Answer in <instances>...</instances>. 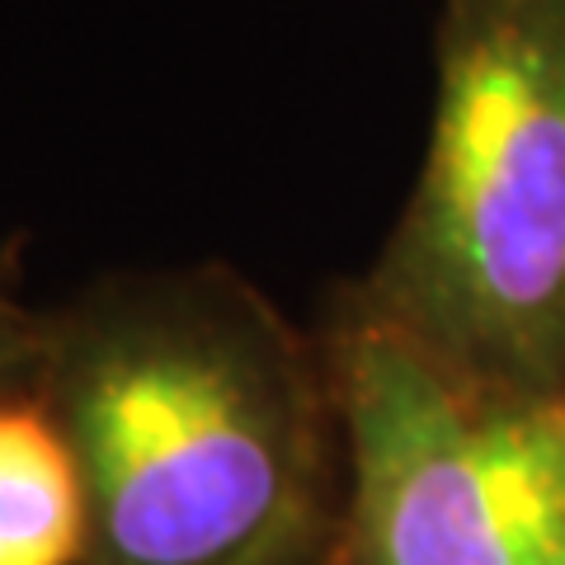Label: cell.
<instances>
[{
    "label": "cell",
    "mask_w": 565,
    "mask_h": 565,
    "mask_svg": "<svg viewBox=\"0 0 565 565\" xmlns=\"http://www.w3.org/2000/svg\"><path fill=\"white\" fill-rule=\"evenodd\" d=\"M326 367L349 452L334 565H565V386L467 377L359 311Z\"/></svg>",
    "instance_id": "cell-3"
},
{
    "label": "cell",
    "mask_w": 565,
    "mask_h": 565,
    "mask_svg": "<svg viewBox=\"0 0 565 565\" xmlns=\"http://www.w3.org/2000/svg\"><path fill=\"white\" fill-rule=\"evenodd\" d=\"M90 494L57 415L33 386L0 392V565H85Z\"/></svg>",
    "instance_id": "cell-4"
},
{
    "label": "cell",
    "mask_w": 565,
    "mask_h": 565,
    "mask_svg": "<svg viewBox=\"0 0 565 565\" xmlns=\"http://www.w3.org/2000/svg\"><path fill=\"white\" fill-rule=\"evenodd\" d=\"M47 344V316L10 302L0 292V392L10 386H33Z\"/></svg>",
    "instance_id": "cell-5"
},
{
    "label": "cell",
    "mask_w": 565,
    "mask_h": 565,
    "mask_svg": "<svg viewBox=\"0 0 565 565\" xmlns=\"http://www.w3.org/2000/svg\"><path fill=\"white\" fill-rule=\"evenodd\" d=\"M33 392L90 494L85 565H241L330 504V367L217 259L47 316Z\"/></svg>",
    "instance_id": "cell-1"
},
{
    "label": "cell",
    "mask_w": 565,
    "mask_h": 565,
    "mask_svg": "<svg viewBox=\"0 0 565 565\" xmlns=\"http://www.w3.org/2000/svg\"><path fill=\"white\" fill-rule=\"evenodd\" d=\"M334 546H340V514L326 509L307 523H297L292 533H282L264 552L245 556L241 565H334Z\"/></svg>",
    "instance_id": "cell-6"
},
{
    "label": "cell",
    "mask_w": 565,
    "mask_h": 565,
    "mask_svg": "<svg viewBox=\"0 0 565 565\" xmlns=\"http://www.w3.org/2000/svg\"><path fill=\"white\" fill-rule=\"evenodd\" d=\"M434 118L349 311L467 377L565 386V0H438Z\"/></svg>",
    "instance_id": "cell-2"
}]
</instances>
